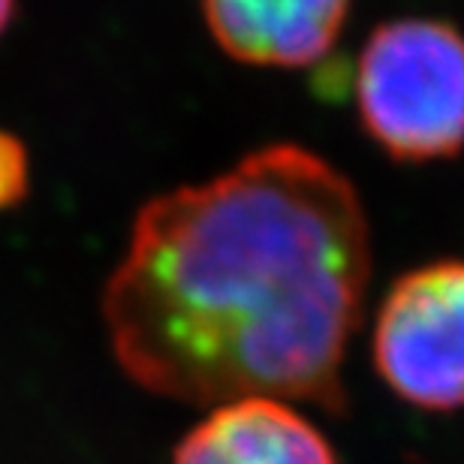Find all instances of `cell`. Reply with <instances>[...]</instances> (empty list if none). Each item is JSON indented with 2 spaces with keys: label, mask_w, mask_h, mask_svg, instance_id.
I'll return each instance as SVG.
<instances>
[{
  "label": "cell",
  "mask_w": 464,
  "mask_h": 464,
  "mask_svg": "<svg viewBox=\"0 0 464 464\" xmlns=\"http://www.w3.org/2000/svg\"><path fill=\"white\" fill-rule=\"evenodd\" d=\"M365 133L395 160H440L464 148V34L438 18L374 27L356 61Z\"/></svg>",
  "instance_id": "2"
},
{
  "label": "cell",
  "mask_w": 464,
  "mask_h": 464,
  "mask_svg": "<svg viewBox=\"0 0 464 464\" xmlns=\"http://www.w3.org/2000/svg\"><path fill=\"white\" fill-rule=\"evenodd\" d=\"M368 281V218L347 175L266 145L145 202L100 311L121 371L154 395L338 411Z\"/></svg>",
  "instance_id": "1"
},
{
  "label": "cell",
  "mask_w": 464,
  "mask_h": 464,
  "mask_svg": "<svg viewBox=\"0 0 464 464\" xmlns=\"http://www.w3.org/2000/svg\"><path fill=\"white\" fill-rule=\"evenodd\" d=\"M13 15H15V0H0V36H4L9 22H13Z\"/></svg>",
  "instance_id": "7"
},
{
  "label": "cell",
  "mask_w": 464,
  "mask_h": 464,
  "mask_svg": "<svg viewBox=\"0 0 464 464\" xmlns=\"http://www.w3.org/2000/svg\"><path fill=\"white\" fill-rule=\"evenodd\" d=\"M31 190V160L27 148L9 130H0V211L15 208Z\"/></svg>",
  "instance_id": "6"
},
{
  "label": "cell",
  "mask_w": 464,
  "mask_h": 464,
  "mask_svg": "<svg viewBox=\"0 0 464 464\" xmlns=\"http://www.w3.org/2000/svg\"><path fill=\"white\" fill-rule=\"evenodd\" d=\"M350 0H202L220 49L250 67H311L335 49Z\"/></svg>",
  "instance_id": "4"
},
{
  "label": "cell",
  "mask_w": 464,
  "mask_h": 464,
  "mask_svg": "<svg viewBox=\"0 0 464 464\" xmlns=\"http://www.w3.org/2000/svg\"><path fill=\"white\" fill-rule=\"evenodd\" d=\"M374 365L395 395L422 411L464 407V263L401 275L374 320Z\"/></svg>",
  "instance_id": "3"
},
{
  "label": "cell",
  "mask_w": 464,
  "mask_h": 464,
  "mask_svg": "<svg viewBox=\"0 0 464 464\" xmlns=\"http://www.w3.org/2000/svg\"><path fill=\"white\" fill-rule=\"evenodd\" d=\"M172 464H338L314 422L277 398L218 404L172 452Z\"/></svg>",
  "instance_id": "5"
}]
</instances>
